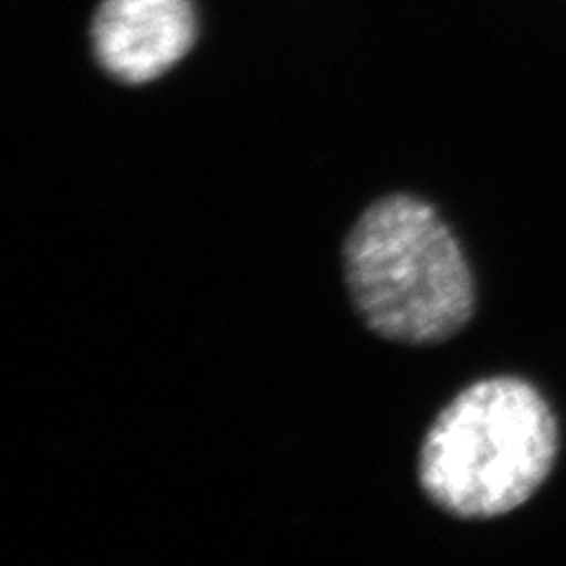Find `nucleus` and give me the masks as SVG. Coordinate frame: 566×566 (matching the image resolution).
Listing matches in <instances>:
<instances>
[{"label": "nucleus", "mask_w": 566, "mask_h": 566, "mask_svg": "<svg viewBox=\"0 0 566 566\" xmlns=\"http://www.w3.org/2000/svg\"><path fill=\"white\" fill-rule=\"evenodd\" d=\"M343 274L361 324L389 343L439 345L474 314L463 248L411 193H389L361 212L343 243Z\"/></svg>", "instance_id": "nucleus-1"}, {"label": "nucleus", "mask_w": 566, "mask_h": 566, "mask_svg": "<svg viewBox=\"0 0 566 566\" xmlns=\"http://www.w3.org/2000/svg\"><path fill=\"white\" fill-rule=\"evenodd\" d=\"M557 447V420L534 385L486 378L453 397L430 424L418 482L447 515L495 520L543 486Z\"/></svg>", "instance_id": "nucleus-2"}, {"label": "nucleus", "mask_w": 566, "mask_h": 566, "mask_svg": "<svg viewBox=\"0 0 566 566\" xmlns=\"http://www.w3.org/2000/svg\"><path fill=\"white\" fill-rule=\"evenodd\" d=\"M197 41L189 0H104L93 22L99 66L126 85L164 76Z\"/></svg>", "instance_id": "nucleus-3"}]
</instances>
